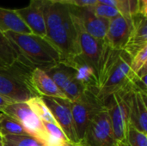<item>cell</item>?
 Returning <instances> with one entry per match:
<instances>
[{
    "instance_id": "obj_30",
    "label": "cell",
    "mask_w": 147,
    "mask_h": 146,
    "mask_svg": "<svg viewBox=\"0 0 147 146\" xmlns=\"http://www.w3.org/2000/svg\"><path fill=\"white\" fill-rule=\"evenodd\" d=\"M139 13L147 16V0H138Z\"/></svg>"
},
{
    "instance_id": "obj_1",
    "label": "cell",
    "mask_w": 147,
    "mask_h": 146,
    "mask_svg": "<svg viewBox=\"0 0 147 146\" xmlns=\"http://www.w3.org/2000/svg\"><path fill=\"white\" fill-rule=\"evenodd\" d=\"M4 35L11 42L19 57L34 68L46 71L62 61L61 54L46 38L34 34L6 32Z\"/></svg>"
},
{
    "instance_id": "obj_9",
    "label": "cell",
    "mask_w": 147,
    "mask_h": 146,
    "mask_svg": "<svg viewBox=\"0 0 147 146\" xmlns=\"http://www.w3.org/2000/svg\"><path fill=\"white\" fill-rule=\"evenodd\" d=\"M42 101L48 108L59 126L63 131L70 143H79L76 135L74 122L71 110V102L66 99H60L50 96H40Z\"/></svg>"
},
{
    "instance_id": "obj_16",
    "label": "cell",
    "mask_w": 147,
    "mask_h": 146,
    "mask_svg": "<svg viewBox=\"0 0 147 146\" xmlns=\"http://www.w3.org/2000/svg\"><path fill=\"white\" fill-rule=\"evenodd\" d=\"M32 81L40 96L66 99L64 92L55 84L48 75L39 68H34L32 73Z\"/></svg>"
},
{
    "instance_id": "obj_27",
    "label": "cell",
    "mask_w": 147,
    "mask_h": 146,
    "mask_svg": "<svg viewBox=\"0 0 147 146\" xmlns=\"http://www.w3.org/2000/svg\"><path fill=\"white\" fill-rule=\"evenodd\" d=\"M147 46L141 49L136 55L132 58L130 71L133 74H136L146 64H147Z\"/></svg>"
},
{
    "instance_id": "obj_3",
    "label": "cell",
    "mask_w": 147,
    "mask_h": 146,
    "mask_svg": "<svg viewBox=\"0 0 147 146\" xmlns=\"http://www.w3.org/2000/svg\"><path fill=\"white\" fill-rule=\"evenodd\" d=\"M134 89L131 83L124 89L115 92L103 100L111 121L112 130L117 143L127 141L130 126V99Z\"/></svg>"
},
{
    "instance_id": "obj_14",
    "label": "cell",
    "mask_w": 147,
    "mask_h": 146,
    "mask_svg": "<svg viewBox=\"0 0 147 146\" xmlns=\"http://www.w3.org/2000/svg\"><path fill=\"white\" fill-rule=\"evenodd\" d=\"M132 30L124 51L132 58L147 46V16L140 13L131 15Z\"/></svg>"
},
{
    "instance_id": "obj_21",
    "label": "cell",
    "mask_w": 147,
    "mask_h": 146,
    "mask_svg": "<svg viewBox=\"0 0 147 146\" xmlns=\"http://www.w3.org/2000/svg\"><path fill=\"white\" fill-rule=\"evenodd\" d=\"M27 104L30 108V109L34 112V114L41 120L45 122H50L53 124H57L56 120H54L53 114L49 111L48 108L46 106L44 102L42 101L40 96H35L31 98L27 102ZM59 126V125H58Z\"/></svg>"
},
{
    "instance_id": "obj_20",
    "label": "cell",
    "mask_w": 147,
    "mask_h": 146,
    "mask_svg": "<svg viewBox=\"0 0 147 146\" xmlns=\"http://www.w3.org/2000/svg\"><path fill=\"white\" fill-rule=\"evenodd\" d=\"M0 132L2 137L4 135H28L16 120L3 113L0 115Z\"/></svg>"
},
{
    "instance_id": "obj_17",
    "label": "cell",
    "mask_w": 147,
    "mask_h": 146,
    "mask_svg": "<svg viewBox=\"0 0 147 146\" xmlns=\"http://www.w3.org/2000/svg\"><path fill=\"white\" fill-rule=\"evenodd\" d=\"M0 31L15 32L18 34H32L30 29L22 22L15 9L0 7Z\"/></svg>"
},
{
    "instance_id": "obj_13",
    "label": "cell",
    "mask_w": 147,
    "mask_h": 146,
    "mask_svg": "<svg viewBox=\"0 0 147 146\" xmlns=\"http://www.w3.org/2000/svg\"><path fill=\"white\" fill-rule=\"evenodd\" d=\"M42 4V0H29L27 7L15 10L32 34L45 37L47 32Z\"/></svg>"
},
{
    "instance_id": "obj_26",
    "label": "cell",
    "mask_w": 147,
    "mask_h": 146,
    "mask_svg": "<svg viewBox=\"0 0 147 146\" xmlns=\"http://www.w3.org/2000/svg\"><path fill=\"white\" fill-rule=\"evenodd\" d=\"M127 140L130 146H147L146 133H141L133 126H129Z\"/></svg>"
},
{
    "instance_id": "obj_8",
    "label": "cell",
    "mask_w": 147,
    "mask_h": 146,
    "mask_svg": "<svg viewBox=\"0 0 147 146\" xmlns=\"http://www.w3.org/2000/svg\"><path fill=\"white\" fill-rule=\"evenodd\" d=\"M79 143L84 146H116L109 115L104 107L90 120Z\"/></svg>"
},
{
    "instance_id": "obj_7",
    "label": "cell",
    "mask_w": 147,
    "mask_h": 146,
    "mask_svg": "<svg viewBox=\"0 0 147 146\" xmlns=\"http://www.w3.org/2000/svg\"><path fill=\"white\" fill-rule=\"evenodd\" d=\"M2 113L16 120L27 131L28 135L47 146V133L42 121L34 114L27 102H13L4 107Z\"/></svg>"
},
{
    "instance_id": "obj_5",
    "label": "cell",
    "mask_w": 147,
    "mask_h": 146,
    "mask_svg": "<svg viewBox=\"0 0 147 146\" xmlns=\"http://www.w3.org/2000/svg\"><path fill=\"white\" fill-rule=\"evenodd\" d=\"M46 31L45 37L60 52L62 61L69 60L80 54L78 33L71 15L61 23Z\"/></svg>"
},
{
    "instance_id": "obj_23",
    "label": "cell",
    "mask_w": 147,
    "mask_h": 146,
    "mask_svg": "<svg viewBox=\"0 0 147 146\" xmlns=\"http://www.w3.org/2000/svg\"><path fill=\"white\" fill-rule=\"evenodd\" d=\"M3 146H44L30 135H4Z\"/></svg>"
},
{
    "instance_id": "obj_36",
    "label": "cell",
    "mask_w": 147,
    "mask_h": 146,
    "mask_svg": "<svg viewBox=\"0 0 147 146\" xmlns=\"http://www.w3.org/2000/svg\"><path fill=\"white\" fill-rule=\"evenodd\" d=\"M0 146H3V137L0 135Z\"/></svg>"
},
{
    "instance_id": "obj_18",
    "label": "cell",
    "mask_w": 147,
    "mask_h": 146,
    "mask_svg": "<svg viewBox=\"0 0 147 146\" xmlns=\"http://www.w3.org/2000/svg\"><path fill=\"white\" fill-rule=\"evenodd\" d=\"M44 71L61 90L76 77L75 69L67 63L62 61Z\"/></svg>"
},
{
    "instance_id": "obj_25",
    "label": "cell",
    "mask_w": 147,
    "mask_h": 146,
    "mask_svg": "<svg viewBox=\"0 0 147 146\" xmlns=\"http://www.w3.org/2000/svg\"><path fill=\"white\" fill-rule=\"evenodd\" d=\"M92 8H93L94 13L97 16L102 17V18H105V19H108V20H111V19L121 15V12L117 9H115V8H114L112 6L99 3H97Z\"/></svg>"
},
{
    "instance_id": "obj_33",
    "label": "cell",
    "mask_w": 147,
    "mask_h": 146,
    "mask_svg": "<svg viewBox=\"0 0 147 146\" xmlns=\"http://www.w3.org/2000/svg\"><path fill=\"white\" fill-rule=\"evenodd\" d=\"M52 3H64V4H71V0H48Z\"/></svg>"
},
{
    "instance_id": "obj_2",
    "label": "cell",
    "mask_w": 147,
    "mask_h": 146,
    "mask_svg": "<svg viewBox=\"0 0 147 146\" xmlns=\"http://www.w3.org/2000/svg\"><path fill=\"white\" fill-rule=\"evenodd\" d=\"M34 69L22 57L10 65L0 66V96L12 102H27L40 96L32 81Z\"/></svg>"
},
{
    "instance_id": "obj_22",
    "label": "cell",
    "mask_w": 147,
    "mask_h": 146,
    "mask_svg": "<svg viewBox=\"0 0 147 146\" xmlns=\"http://www.w3.org/2000/svg\"><path fill=\"white\" fill-rule=\"evenodd\" d=\"M42 123L47 133V146H65L69 142L58 125L45 121Z\"/></svg>"
},
{
    "instance_id": "obj_32",
    "label": "cell",
    "mask_w": 147,
    "mask_h": 146,
    "mask_svg": "<svg viewBox=\"0 0 147 146\" xmlns=\"http://www.w3.org/2000/svg\"><path fill=\"white\" fill-rule=\"evenodd\" d=\"M10 103H13V102L11 101H9V99H7V98L3 97L2 96H0V112L2 111V109L4 107H6L7 105L10 104Z\"/></svg>"
},
{
    "instance_id": "obj_28",
    "label": "cell",
    "mask_w": 147,
    "mask_h": 146,
    "mask_svg": "<svg viewBox=\"0 0 147 146\" xmlns=\"http://www.w3.org/2000/svg\"><path fill=\"white\" fill-rule=\"evenodd\" d=\"M120 5V12L121 15H131L139 13L138 0H116Z\"/></svg>"
},
{
    "instance_id": "obj_4",
    "label": "cell",
    "mask_w": 147,
    "mask_h": 146,
    "mask_svg": "<svg viewBox=\"0 0 147 146\" xmlns=\"http://www.w3.org/2000/svg\"><path fill=\"white\" fill-rule=\"evenodd\" d=\"M103 107V102L97 97V91L91 89L85 90L80 97L71 102L74 128L78 142L83 140L90 120Z\"/></svg>"
},
{
    "instance_id": "obj_24",
    "label": "cell",
    "mask_w": 147,
    "mask_h": 146,
    "mask_svg": "<svg viewBox=\"0 0 147 146\" xmlns=\"http://www.w3.org/2000/svg\"><path fill=\"white\" fill-rule=\"evenodd\" d=\"M85 90H86L85 87L77 78L72 79L62 89L67 100L70 101L71 102L77 100L78 97H80Z\"/></svg>"
},
{
    "instance_id": "obj_34",
    "label": "cell",
    "mask_w": 147,
    "mask_h": 146,
    "mask_svg": "<svg viewBox=\"0 0 147 146\" xmlns=\"http://www.w3.org/2000/svg\"><path fill=\"white\" fill-rule=\"evenodd\" d=\"M65 146H84L82 144H80V143H77V144H74V143H70V142H68V143H66L65 144Z\"/></svg>"
},
{
    "instance_id": "obj_37",
    "label": "cell",
    "mask_w": 147,
    "mask_h": 146,
    "mask_svg": "<svg viewBox=\"0 0 147 146\" xmlns=\"http://www.w3.org/2000/svg\"><path fill=\"white\" fill-rule=\"evenodd\" d=\"M1 114H2V112H0V115H1ZM0 135H1V132H0ZM2 136V135H1Z\"/></svg>"
},
{
    "instance_id": "obj_29",
    "label": "cell",
    "mask_w": 147,
    "mask_h": 146,
    "mask_svg": "<svg viewBox=\"0 0 147 146\" xmlns=\"http://www.w3.org/2000/svg\"><path fill=\"white\" fill-rule=\"evenodd\" d=\"M71 4L77 7H93L97 3V0H71Z\"/></svg>"
},
{
    "instance_id": "obj_15",
    "label": "cell",
    "mask_w": 147,
    "mask_h": 146,
    "mask_svg": "<svg viewBox=\"0 0 147 146\" xmlns=\"http://www.w3.org/2000/svg\"><path fill=\"white\" fill-rule=\"evenodd\" d=\"M130 126L147 133V93L134 91L130 99Z\"/></svg>"
},
{
    "instance_id": "obj_12",
    "label": "cell",
    "mask_w": 147,
    "mask_h": 146,
    "mask_svg": "<svg viewBox=\"0 0 147 146\" xmlns=\"http://www.w3.org/2000/svg\"><path fill=\"white\" fill-rule=\"evenodd\" d=\"M132 30L131 15H120L109 21L105 42L115 50H124Z\"/></svg>"
},
{
    "instance_id": "obj_19",
    "label": "cell",
    "mask_w": 147,
    "mask_h": 146,
    "mask_svg": "<svg viewBox=\"0 0 147 146\" xmlns=\"http://www.w3.org/2000/svg\"><path fill=\"white\" fill-rule=\"evenodd\" d=\"M19 55L11 42L0 31V66H8L17 60Z\"/></svg>"
},
{
    "instance_id": "obj_35",
    "label": "cell",
    "mask_w": 147,
    "mask_h": 146,
    "mask_svg": "<svg viewBox=\"0 0 147 146\" xmlns=\"http://www.w3.org/2000/svg\"><path fill=\"white\" fill-rule=\"evenodd\" d=\"M116 146H130L127 140V141H123V142H120V143H117Z\"/></svg>"
},
{
    "instance_id": "obj_10",
    "label": "cell",
    "mask_w": 147,
    "mask_h": 146,
    "mask_svg": "<svg viewBox=\"0 0 147 146\" xmlns=\"http://www.w3.org/2000/svg\"><path fill=\"white\" fill-rule=\"evenodd\" d=\"M71 16L78 33V44L80 47V55L93 66L96 74V70L100 63L101 58L102 56L104 48L106 46V42L104 40L96 39L90 35V34H88L83 28L78 17L72 15L71 13Z\"/></svg>"
},
{
    "instance_id": "obj_31",
    "label": "cell",
    "mask_w": 147,
    "mask_h": 146,
    "mask_svg": "<svg viewBox=\"0 0 147 146\" xmlns=\"http://www.w3.org/2000/svg\"><path fill=\"white\" fill-rule=\"evenodd\" d=\"M97 3L106 4V5H109V6H112V7L117 9L118 10L120 9V5H119L118 2L116 0H97Z\"/></svg>"
},
{
    "instance_id": "obj_6",
    "label": "cell",
    "mask_w": 147,
    "mask_h": 146,
    "mask_svg": "<svg viewBox=\"0 0 147 146\" xmlns=\"http://www.w3.org/2000/svg\"><path fill=\"white\" fill-rule=\"evenodd\" d=\"M131 61L132 57L121 50L115 63L98 89L97 97L100 101L103 102L107 96L124 89L130 83L131 78L134 75L130 71Z\"/></svg>"
},
{
    "instance_id": "obj_11",
    "label": "cell",
    "mask_w": 147,
    "mask_h": 146,
    "mask_svg": "<svg viewBox=\"0 0 147 146\" xmlns=\"http://www.w3.org/2000/svg\"><path fill=\"white\" fill-rule=\"evenodd\" d=\"M68 8L70 12L78 17L88 34L96 39L104 40L110 20L97 16L94 13L92 7L81 8L68 4Z\"/></svg>"
}]
</instances>
